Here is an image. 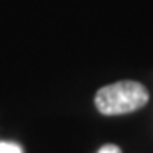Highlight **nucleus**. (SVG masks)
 <instances>
[{"label": "nucleus", "mask_w": 153, "mask_h": 153, "mask_svg": "<svg viewBox=\"0 0 153 153\" xmlns=\"http://www.w3.org/2000/svg\"><path fill=\"white\" fill-rule=\"evenodd\" d=\"M97 153H123V151L115 143H105V145H102V147L97 149Z\"/></svg>", "instance_id": "3"}, {"label": "nucleus", "mask_w": 153, "mask_h": 153, "mask_svg": "<svg viewBox=\"0 0 153 153\" xmlns=\"http://www.w3.org/2000/svg\"><path fill=\"white\" fill-rule=\"evenodd\" d=\"M149 102V90L141 82L121 79L103 85L94 96V105L102 115H127L145 108Z\"/></svg>", "instance_id": "1"}, {"label": "nucleus", "mask_w": 153, "mask_h": 153, "mask_svg": "<svg viewBox=\"0 0 153 153\" xmlns=\"http://www.w3.org/2000/svg\"><path fill=\"white\" fill-rule=\"evenodd\" d=\"M0 153H22V149L16 143H8V141H0Z\"/></svg>", "instance_id": "2"}]
</instances>
